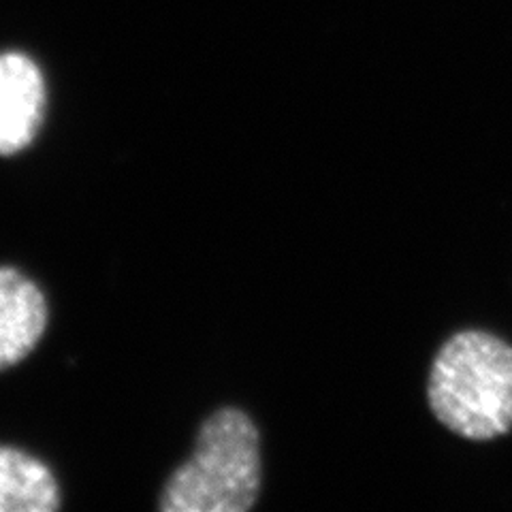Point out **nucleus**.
Returning a JSON list of instances; mask_svg holds the SVG:
<instances>
[{
  "mask_svg": "<svg viewBox=\"0 0 512 512\" xmlns=\"http://www.w3.org/2000/svg\"><path fill=\"white\" fill-rule=\"evenodd\" d=\"M427 397L453 434L487 442L512 429V346L485 331L444 342L429 372Z\"/></svg>",
  "mask_w": 512,
  "mask_h": 512,
  "instance_id": "obj_1",
  "label": "nucleus"
},
{
  "mask_svg": "<svg viewBox=\"0 0 512 512\" xmlns=\"http://www.w3.org/2000/svg\"><path fill=\"white\" fill-rule=\"evenodd\" d=\"M259 491V429L246 412L224 408L201 425L195 451L160 493V508L165 512H246Z\"/></svg>",
  "mask_w": 512,
  "mask_h": 512,
  "instance_id": "obj_2",
  "label": "nucleus"
},
{
  "mask_svg": "<svg viewBox=\"0 0 512 512\" xmlns=\"http://www.w3.org/2000/svg\"><path fill=\"white\" fill-rule=\"evenodd\" d=\"M45 79L37 62L22 52L0 54V156L26 150L43 124Z\"/></svg>",
  "mask_w": 512,
  "mask_h": 512,
  "instance_id": "obj_3",
  "label": "nucleus"
},
{
  "mask_svg": "<svg viewBox=\"0 0 512 512\" xmlns=\"http://www.w3.org/2000/svg\"><path fill=\"white\" fill-rule=\"evenodd\" d=\"M41 288L15 267H0V372L24 361L47 327Z\"/></svg>",
  "mask_w": 512,
  "mask_h": 512,
  "instance_id": "obj_4",
  "label": "nucleus"
},
{
  "mask_svg": "<svg viewBox=\"0 0 512 512\" xmlns=\"http://www.w3.org/2000/svg\"><path fill=\"white\" fill-rule=\"evenodd\" d=\"M58 506L52 470L20 448L0 446V512H52Z\"/></svg>",
  "mask_w": 512,
  "mask_h": 512,
  "instance_id": "obj_5",
  "label": "nucleus"
}]
</instances>
